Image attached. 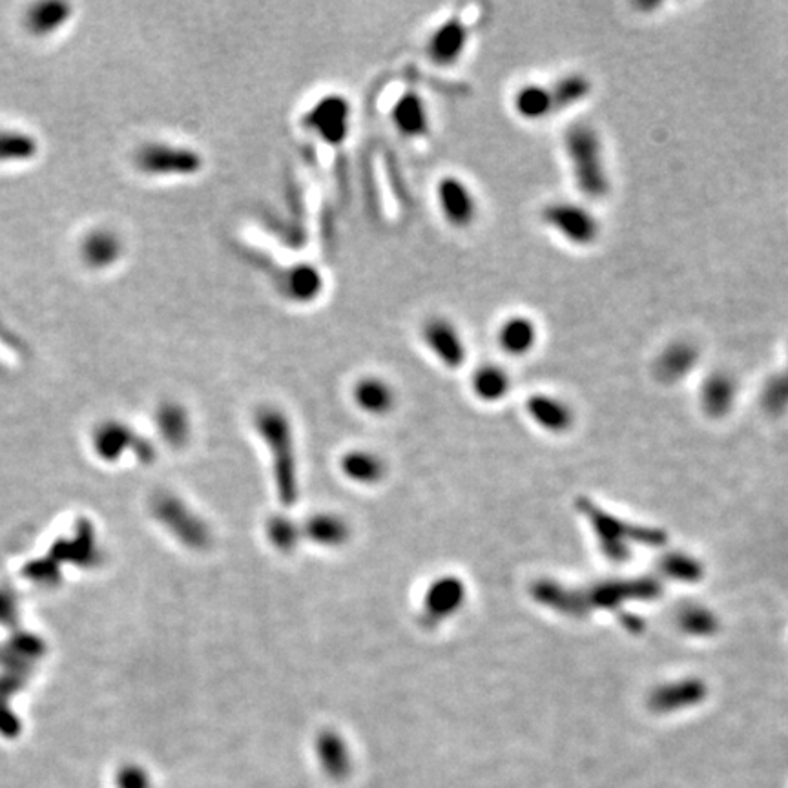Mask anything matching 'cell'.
Returning a JSON list of instances; mask_svg holds the SVG:
<instances>
[{
    "label": "cell",
    "instance_id": "cell-1",
    "mask_svg": "<svg viewBox=\"0 0 788 788\" xmlns=\"http://www.w3.org/2000/svg\"><path fill=\"white\" fill-rule=\"evenodd\" d=\"M254 424L269 447L278 498L285 508L298 502V458L291 418L278 405L265 404L254 415Z\"/></svg>",
    "mask_w": 788,
    "mask_h": 788
},
{
    "label": "cell",
    "instance_id": "cell-2",
    "mask_svg": "<svg viewBox=\"0 0 788 788\" xmlns=\"http://www.w3.org/2000/svg\"><path fill=\"white\" fill-rule=\"evenodd\" d=\"M564 152L571 176L582 196L602 199L610 192V179L604 163L601 135L588 123L571 125L564 132Z\"/></svg>",
    "mask_w": 788,
    "mask_h": 788
},
{
    "label": "cell",
    "instance_id": "cell-3",
    "mask_svg": "<svg viewBox=\"0 0 788 788\" xmlns=\"http://www.w3.org/2000/svg\"><path fill=\"white\" fill-rule=\"evenodd\" d=\"M300 125L305 134L311 135L322 145L340 148L353 135V101L342 92L320 95L303 110Z\"/></svg>",
    "mask_w": 788,
    "mask_h": 788
},
{
    "label": "cell",
    "instance_id": "cell-4",
    "mask_svg": "<svg viewBox=\"0 0 788 788\" xmlns=\"http://www.w3.org/2000/svg\"><path fill=\"white\" fill-rule=\"evenodd\" d=\"M135 168L150 177H194L203 172L205 157L196 148L150 141L135 152Z\"/></svg>",
    "mask_w": 788,
    "mask_h": 788
},
{
    "label": "cell",
    "instance_id": "cell-5",
    "mask_svg": "<svg viewBox=\"0 0 788 788\" xmlns=\"http://www.w3.org/2000/svg\"><path fill=\"white\" fill-rule=\"evenodd\" d=\"M436 210L447 227L471 230L480 218V199L471 183L458 174H444L435 185Z\"/></svg>",
    "mask_w": 788,
    "mask_h": 788
},
{
    "label": "cell",
    "instance_id": "cell-6",
    "mask_svg": "<svg viewBox=\"0 0 788 788\" xmlns=\"http://www.w3.org/2000/svg\"><path fill=\"white\" fill-rule=\"evenodd\" d=\"M418 336L427 353L447 371H460L466 365L469 358L466 336L460 325L446 314L427 316Z\"/></svg>",
    "mask_w": 788,
    "mask_h": 788
},
{
    "label": "cell",
    "instance_id": "cell-7",
    "mask_svg": "<svg viewBox=\"0 0 788 788\" xmlns=\"http://www.w3.org/2000/svg\"><path fill=\"white\" fill-rule=\"evenodd\" d=\"M542 223L575 247H590L601 236V223L590 208L573 201H551L540 212Z\"/></svg>",
    "mask_w": 788,
    "mask_h": 788
},
{
    "label": "cell",
    "instance_id": "cell-8",
    "mask_svg": "<svg viewBox=\"0 0 788 788\" xmlns=\"http://www.w3.org/2000/svg\"><path fill=\"white\" fill-rule=\"evenodd\" d=\"M471 37L473 32L469 24L458 15H449L427 33L424 55L436 68L451 70L464 61Z\"/></svg>",
    "mask_w": 788,
    "mask_h": 788
},
{
    "label": "cell",
    "instance_id": "cell-9",
    "mask_svg": "<svg viewBox=\"0 0 788 788\" xmlns=\"http://www.w3.org/2000/svg\"><path fill=\"white\" fill-rule=\"evenodd\" d=\"M467 601V586L455 575H442L429 584L420 608V624L433 630L457 615Z\"/></svg>",
    "mask_w": 788,
    "mask_h": 788
},
{
    "label": "cell",
    "instance_id": "cell-10",
    "mask_svg": "<svg viewBox=\"0 0 788 788\" xmlns=\"http://www.w3.org/2000/svg\"><path fill=\"white\" fill-rule=\"evenodd\" d=\"M389 123L407 141H422L433 132V114L424 94L407 88L389 106Z\"/></svg>",
    "mask_w": 788,
    "mask_h": 788
},
{
    "label": "cell",
    "instance_id": "cell-11",
    "mask_svg": "<svg viewBox=\"0 0 788 788\" xmlns=\"http://www.w3.org/2000/svg\"><path fill=\"white\" fill-rule=\"evenodd\" d=\"M278 289L289 303L305 307L322 298L325 292V276L322 269L314 263H292L291 267L281 272Z\"/></svg>",
    "mask_w": 788,
    "mask_h": 788
},
{
    "label": "cell",
    "instance_id": "cell-12",
    "mask_svg": "<svg viewBox=\"0 0 788 788\" xmlns=\"http://www.w3.org/2000/svg\"><path fill=\"white\" fill-rule=\"evenodd\" d=\"M498 349L509 358H526L540 342L539 323L524 312L508 314L495 331Z\"/></svg>",
    "mask_w": 788,
    "mask_h": 788
},
{
    "label": "cell",
    "instance_id": "cell-13",
    "mask_svg": "<svg viewBox=\"0 0 788 788\" xmlns=\"http://www.w3.org/2000/svg\"><path fill=\"white\" fill-rule=\"evenodd\" d=\"M125 249V239L117 230L95 227L81 239L79 256L88 269L108 270L123 260Z\"/></svg>",
    "mask_w": 788,
    "mask_h": 788
},
{
    "label": "cell",
    "instance_id": "cell-14",
    "mask_svg": "<svg viewBox=\"0 0 788 788\" xmlns=\"http://www.w3.org/2000/svg\"><path fill=\"white\" fill-rule=\"evenodd\" d=\"M353 402L369 416L391 415L398 402L394 385L378 374H365L353 385Z\"/></svg>",
    "mask_w": 788,
    "mask_h": 788
},
{
    "label": "cell",
    "instance_id": "cell-15",
    "mask_svg": "<svg viewBox=\"0 0 788 788\" xmlns=\"http://www.w3.org/2000/svg\"><path fill=\"white\" fill-rule=\"evenodd\" d=\"M73 6L63 0L37 2L24 15V28L35 39H46L61 32L72 21Z\"/></svg>",
    "mask_w": 788,
    "mask_h": 788
},
{
    "label": "cell",
    "instance_id": "cell-16",
    "mask_svg": "<svg viewBox=\"0 0 788 788\" xmlns=\"http://www.w3.org/2000/svg\"><path fill=\"white\" fill-rule=\"evenodd\" d=\"M526 413L540 429L550 433H564L573 424L570 405L553 394L535 393L529 396Z\"/></svg>",
    "mask_w": 788,
    "mask_h": 788
},
{
    "label": "cell",
    "instance_id": "cell-17",
    "mask_svg": "<svg viewBox=\"0 0 788 788\" xmlns=\"http://www.w3.org/2000/svg\"><path fill=\"white\" fill-rule=\"evenodd\" d=\"M513 114L526 123H540L555 115L550 84L526 83L511 97Z\"/></svg>",
    "mask_w": 788,
    "mask_h": 788
},
{
    "label": "cell",
    "instance_id": "cell-18",
    "mask_svg": "<svg viewBox=\"0 0 788 788\" xmlns=\"http://www.w3.org/2000/svg\"><path fill=\"white\" fill-rule=\"evenodd\" d=\"M513 387L511 374L504 365L495 362L480 363L471 374V391L484 404L502 402Z\"/></svg>",
    "mask_w": 788,
    "mask_h": 788
},
{
    "label": "cell",
    "instance_id": "cell-19",
    "mask_svg": "<svg viewBox=\"0 0 788 788\" xmlns=\"http://www.w3.org/2000/svg\"><path fill=\"white\" fill-rule=\"evenodd\" d=\"M301 529L305 539L322 548H342L353 533L349 522L338 513H316Z\"/></svg>",
    "mask_w": 788,
    "mask_h": 788
},
{
    "label": "cell",
    "instance_id": "cell-20",
    "mask_svg": "<svg viewBox=\"0 0 788 788\" xmlns=\"http://www.w3.org/2000/svg\"><path fill=\"white\" fill-rule=\"evenodd\" d=\"M41 152L35 135L19 128H0V165L30 163Z\"/></svg>",
    "mask_w": 788,
    "mask_h": 788
},
{
    "label": "cell",
    "instance_id": "cell-21",
    "mask_svg": "<svg viewBox=\"0 0 788 788\" xmlns=\"http://www.w3.org/2000/svg\"><path fill=\"white\" fill-rule=\"evenodd\" d=\"M342 471L354 484L373 486L385 477L387 466L384 458L378 457L373 451L354 449L342 458Z\"/></svg>",
    "mask_w": 788,
    "mask_h": 788
},
{
    "label": "cell",
    "instance_id": "cell-22",
    "mask_svg": "<svg viewBox=\"0 0 788 788\" xmlns=\"http://www.w3.org/2000/svg\"><path fill=\"white\" fill-rule=\"evenodd\" d=\"M699 353L690 342H675L657 360V374L664 382H677L695 367Z\"/></svg>",
    "mask_w": 788,
    "mask_h": 788
},
{
    "label": "cell",
    "instance_id": "cell-23",
    "mask_svg": "<svg viewBox=\"0 0 788 788\" xmlns=\"http://www.w3.org/2000/svg\"><path fill=\"white\" fill-rule=\"evenodd\" d=\"M555 114L581 104L591 94V81L584 73H566L550 84Z\"/></svg>",
    "mask_w": 788,
    "mask_h": 788
},
{
    "label": "cell",
    "instance_id": "cell-24",
    "mask_svg": "<svg viewBox=\"0 0 788 788\" xmlns=\"http://www.w3.org/2000/svg\"><path fill=\"white\" fill-rule=\"evenodd\" d=\"M736 384L723 373L712 374L703 387V405L710 415H725L734 404Z\"/></svg>",
    "mask_w": 788,
    "mask_h": 788
},
{
    "label": "cell",
    "instance_id": "cell-25",
    "mask_svg": "<svg viewBox=\"0 0 788 788\" xmlns=\"http://www.w3.org/2000/svg\"><path fill=\"white\" fill-rule=\"evenodd\" d=\"M267 535L270 544L281 551V553H291L298 548L303 539V529L298 522H294L287 515H276L267 524Z\"/></svg>",
    "mask_w": 788,
    "mask_h": 788
},
{
    "label": "cell",
    "instance_id": "cell-26",
    "mask_svg": "<svg viewBox=\"0 0 788 788\" xmlns=\"http://www.w3.org/2000/svg\"><path fill=\"white\" fill-rule=\"evenodd\" d=\"M318 757L323 767L331 774H342L349 767V752L343 743L342 737L334 732H325L316 741Z\"/></svg>",
    "mask_w": 788,
    "mask_h": 788
},
{
    "label": "cell",
    "instance_id": "cell-27",
    "mask_svg": "<svg viewBox=\"0 0 788 788\" xmlns=\"http://www.w3.org/2000/svg\"><path fill=\"white\" fill-rule=\"evenodd\" d=\"M763 404L770 413H779L788 405V369L776 378H772L765 387Z\"/></svg>",
    "mask_w": 788,
    "mask_h": 788
}]
</instances>
